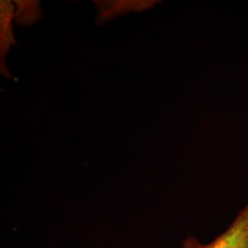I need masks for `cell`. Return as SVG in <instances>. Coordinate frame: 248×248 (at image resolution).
I'll return each instance as SVG.
<instances>
[{"instance_id":"1","label":"cell","mask_w":248,"mask_h":248,"mask_svg":"<svg viewBox=\"0 0 248 248\" xmlns=\"http://www.w3.org/2000/svg\"><path fill=\"white\" fill-rule=\"evenodd\" d=\"M182 248H248V203L211 243L202 244L194 236H188L183 241Z\"/></svg>"},{"instance_id":"2","label":"cell","mask_w":248,"mask_h":248,"mask_svg":"<svg viewBox=\"0 0 248 248\" xmlns=\"http://www.w3.org/2000/svg\"><path fill=\"white\" fill-rule=\"evenodd\" d=\"M13 4L10 1H1V48L7 50L13 42L11 19L13 16Z\"/></svg>"}]
</instances>
